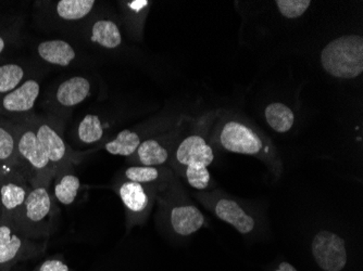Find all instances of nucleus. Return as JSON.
<instances>
[{"label":"nucleus","instance_id":"412c9836","mask_svg":"<svg viewBox=\"0 0 363 271\" xmlns=\"http://www.w3.org/2000/svg\"><path fill=\"white\" fill-rule=\"evenodd\" d=\"M95 6V0H60L54 3V13L61 21L79 22L86 19Z\"/></svg>","mask_w":363,"mask_h":271},{"label":"nucleus","instance_id":"2eb2a0df","mask_svg":"<svg viewBox=\"0 0 363 271\" xmlns=\"http://www.w3.org/2000/svg\"><path fill=\"white\" fill-rule=\"evenodd\" d=\"M13 171H20L16 122L0 116V175Z\"/></svg>","mask_w":363,"mask_h":271},{"label":"nucleus","instance_id":"a211bd4d","mask_svg":"<svg viewBox=\"0 0 363 271\" xmlns=\"http://www.w3.org/2000/svg\"><path fill=\"white\" fill-rule=\"evenodd\" d=\"M36 52L44 62L57 67H69L77 58L72 45L62 40H44L36 47Z\"/></svg>","mask_w":363,"mask_h":271},{"label":"nucleus","instance_id":"6ab92c4d","mask_svg":"<svg viewBox=\"0 0 363 271\" xmlns=\"http://www.w3.org/2000/svg\"><path fill=\"white\" fill-rule=\"evenodd\" d=\"M89 40L105 49H117L122 44V34L116 22L98 19L89 28Z\"/></svg>","mask_w":363,"mask_h":271},{"label":"nucleus","instance_id":"f3484780","mask_svg":"<svg viewBox=\"0 0 363 271\" xmlns=\"http://www.w3.org/2000/svg\"><path fill=\"white\" fill-rule=\"evenodd\" d=\"M91 93V81L84 76H73L65 79L57 87L54 103L59 108L71 109L81 105Z\"/></svg>","mask_w":363,"mask_h":271},{"label":"nucleus","instance_id":"1a4fd4ad","mask_svg":"<svg viewBox=\"0 0 363 271\" xmlns=\"http://www.w3.org/2000/svg\"><path fill=\"white\" fill-rule=\"evenodd\" d=\"M222 149L232 154L244 156H264L266 144L260 136L250 126L238 121H228L224 124L218 136Z\"/></svg>","mask_w":363,"mask_h":271},{"label":"nucleus","instance_id":"6e6552de","mask_svg":"<svg viewBox=\"0 0 363 271\" xmlns=\"http://www.w3.org/2000/svg\"><path fill=\"white\" fill-rule=\"evenodd\" d=\"M116 190L125 209L128 229L144 223L158 195L157 190L123 178L116 185Z\"/></svg>","mask_w":363,"mask_h":271},{"label":"nucleus","instance_id":"cd10ccee","mask_svg":"<svg viewBox=\"0 0 363 271\" xmlns=\"http://www.w3.org/2000/svg\"><path fill=\"white\" fill-rule=\"evenodd\" d=\"M33 271H70L68 265L58 258H52L43 262L38 268Z\"/></svg>","mask_w":363,"mask_h":271},{"label":"nucleus","instance_id":"5701e85b","mask_svg":"<svg viewBox=\"0 0 363 271\" xmlns=\"http://www.w3.org/2000/svg\"><path fill=\"white\" fill-rule=\"evenodd\" d=\"M143 142L142 136L134 130L124 129L117 134V137L110 140L104 146L108 154L112 156H121L130 158L135 154Z\"/></svg>","mask_w":363,"mask_h":271},{"label":"nucleus","instance_id":"f8f14e48","mask_svg":"<svg viewBox=\"0 0 363 271\" xmlns=\"http://www.w3.org/2000/svg\"><path fill=\"white\" fill-rule=\"evenodd\" d=\"M199 201L203 202L207 209H211L212 213L217 216L224 223L230 224L240 233L250 234L256 227V220L247 213L240 203L235 200L228 197L205 195H196Z\"/></svg>","mask_w":363,"mask_h":271},{"label":"nucleus","instance_id":"39448f33","mask_svg":"<svg viewBox=\"0 0 363 271\" xmlns=\"http://www.w3.org/2000/svg\"><path fill=\"white\" fill-rule=\"evenodd\" d=\"M322 67L336 79H354L363 72V38L346 35L328 42L320 57Z\"/></svg>","mask_w":363,"mask_h":271},{"label":"nucleus","instance_id":"a878e982","mask_svg":"<svg viewBox=\"0 0 363 271\" xmlns=\"http://www.w3.org/2000/svg\"><path fill=\"white\" fill-rule=\"evenodd\" d=\"M26 71L18 63L0 65V97L14 91L26 81Z\"/></svg>","mask_w":363,"mask_h":271},{"label":"nucleus","instance_id":"f257e3e1","mask_svg":"<svg viewBox=\"0 0 363 271\" xmlns=\"http://www.w3.org/2000/svg\"><path fill=\"white\" fill-rule=\"evenodd\" d=\"M214 160L213 149L199 134H189L175 146L171 165L175 173L196 190H206L211 183L208 167Z\"/></svg>","mask_w":363,"mask_h":271},{"label":"nucleus","instance_id":"9b49d317","mask_svg":"<svg viewBox=\"0 0 363 271\" xmlns=\"http://www.w3.org/2000/svg\"><path fill=\"white\" fill-rule=\"evenodd\" d=\"M32 185L20 171L0 175L1 218L13 223L23 207Z\"/></svg>","mask_w":363,"mask_h":271},{"label":"nucleus","instance_id":"423d86ee","mask_svg":"<svg viewBox=\"0 0 363 271\" xmlns=\"http://www.w3.org/2000/svg\"><path fill=\"white\" fill-rule=\"evenodd\" d=\"M26 118L36 132L56 175L65 169L73 168V165L79 162V158L74 151L67 144L60 128L52 118L33 114L26 116Z\"/></svg>","mask_w":363,"mask_h":271},{"label":"nucleus","instance_id":"ddd939ff","mask_svg":"<svg viewBox=\"0 0 363 271\" xmlns=\"http://www.w3.org/2000/svg\"><path fill=\"white\" fill-rule=\"evenodd\" d=\"M40 93V81L35 79H26L14 91L0 97V116L19 118L30 115L35 108Z\"/></svg>","mask_w":363,"mask_h":271},{"label":"nucleus","instance_id":"b1692460","mask_svg":"<svg viewBox=\"0 0 363 271\" xmlns=\"http://www.w3.org/2000/svg\"><path fill=\"white\" fill-rule=\"evenodd\" d=\"M268 125L279 134L289 132L295 123V114L291 108L284 103H273L266 108L264 111Z\"/></svg>","mask_w":363,"mask_h":271},{"label":"nucleus","instance_id":"0eeeda50","mask_svg":"<svg viewBox=\"0 0 363 271\" xmlns=\"http://www.w3.org/2000/svg\"><path fill=\"white\" fill-rule=\"evenodd\" d=\"M46 242L33 241L24 236L9 220H0V270H7L22 260L44 252Z\"/></svg>","mask_w":363,"mask_h":271},{"label":"nucleus","instance_id":"7c9ffc66","mask_svg":"<svg viewBox=\"0 0 363 271\" xmlns=\"http://www.w3.org/2000/svg\"><path fill=\"white\" fill-rule=\"evenodd\" d=\"M0 220H1V211H0Z\"/></svg>","mask_w":363,"mask_h":271},{"label":"nucleus","instance_id":"aec40b11","mask_svg":"<svg viewBox=\"0 0 363 271\" xmlns=\"http://www.w3.org/2000/svg\"><path fill=\"white\" fill-rule=\"evenodd\" d=\"M79 188H81V181L73 173V168L65 169L55 176L52 197L55 201L68 207L74 203L79 195Z\"/></svg>","mask_w":363,"mask_h":271},{"label":"nucleus","instance_id":"dca6fc26","mask_svg":"<svg viewBox=\"0 0 363 271\" xmlns=\"http://www.w3.org/2000/svg\"><path fill=\"white\" fill-rule=\"evenodd\" d=\"M171 160V146L168 139L150 138L143 140L135 154L128 158L130 165L162 167Z\"/></svg>","mask_w":363,"mask_h":271},{"label":"nucleus","instance_id":"4be33fe9","mask_svg":"<svg viewBox=\"0 0 363 271\" xmlns=\"http://www.w3.org/2000/svg\"><path fill=\"white\" fill-rule=\"evenodd\" d=\"M150 5H152V1H148V0H130V1L121 3L124 22H125L128 30L132 32V34L136 38H140L142 35L145 20H146Z\"/></svg>","mask_w":363,"mask_h":271},{"label":"nucleus","instance_id":"393cba45","mask_svg":"<svg viewBox=\"0 0 363 271\" xmlns=\"http://www.w3.org/2000/svg\"><path fill=\"white\" fill-rule=\"evenodd\" d=\"M104 134L103 122L96 114H87L77 126V136L82 144H98L103 139Z\"/></svg>","mask_w":363,"mask_h":271},{"label":"nucleus","instance_id":"20e7f679","mask_svg":"<svg viewBox=\"0 0 363 271\" xmlns=\"http://www.w3.org/2000/svg\"><path fill=\"white\" fill-rule=\"evenodd\" d=\"M160 212L169 229L177 236H191L205 225V216L196 205L191 204L182 192L177 178L168 188L157 195Z\"/></svg>","mask_w":363,"mask_h":271},{"label":"nucleus","instance_id":"f03ea898","mask_svg":"<svg viewBox=\"0 0 363 271\" xmlns=\"http://www.w3.org/2000/svg\"><path fill=\"white\" fill-rule=\"evenodd\" d=\"M57 207L49 185H32L13 226L33 241H44L54 230Z\"/></svg>","mask_w":363,"mask_h":271},{"label":"nucleus","instance_id":"7ed1b4c3","mask_svg":"<svg viewBox=\"0 0 363 271\" xmlns=\"http://www.w3.org/2000/svg\"><path fill=\"white\" fill-rule=\"evenodd\" d=\"M16 122L18 134V162L20 171L30 185H49L56 176L36 132L26 116L11 118Z\"/></svg>","mask_w":363,"mask_h":271},{"label":"nucleus","instance_id":"bb28decb","mask_svg":"<svg viewBox=\"0 0 363 271\" xmlns=\"http://www.w3.org/2000/svg\"><path fill=\"white\" fill-rule=\"evenodd\" d=\"M277 9L286 19H297L305 14L311 5L310 0H277Z\"/></svg>","mask_w":363,"mask_h":271},{"label":"nucleus","instance_id":"c756f323","mask_svg":"<svg viewBox=\"0 0 363 271\" xmlns=\"http://www.w3.org/2000/svg\"><path fill=\"white\" fill-rule=\"evenodd\" d=\"M7 46V38H6L5 35H3V34H0V57L3 56V54L5 52Z\"/></svg>","mask_w":363,"mask_h":271},{"label":"nucleus","instance_id":"c85d7f7f","mask_svg":"<svg viewBox=\"0 0 363 271\" xmlns=\"http://www.w3.org/2000/svg\"><path fill=\"white\" fill-rule=\"evenodd\" d=\"M275 271H298L293 265L289 264V263H281L279 264V268Z\"/></svg>","mask_w":363,"mask_h":271},{"label":"nucleus","instance_id":"4468645a","mask_svg":"<svg viewBox=\"0 0 363 271\" xmlns=\"http://www.w3.org/2000/svg\"><path fill=\"white\" fill-rule=\"evenodd\" d=\"M122 178L140 183L145 187L155 189L157 192L168 188L175 179L174 172L168 167L140 166L130 165L123 172Z\"/></svg>","mask_w":363,"mask_h":271},{"label":"nucleus","instance_id":"9d476101","mask_svg":"<svg viewBox=\"0 0 363 271\" xmlns=\"http://www.w3.org/2000/svg\"><path fill=\"white\" fill-rule=\"evenodd\" d=\"M311 252L323 271H342L347 265L348 254L342 236L322 230L312 240Z\"/></svg>","mask_w":363,"mask_h":271}]
</instances>
